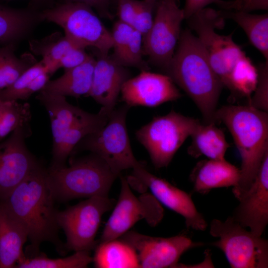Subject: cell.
Returning a JSON list of instances; mask_svg holds the SVG:
<instances>
[{
  "mask_svg": "<svg viewBox=\"0 0 268 268\" xmlns=\"http://www.w3.org/2000/svg\"><path fill=\"white\" fill-rule=\"evenodd\" d=\"M41 17L62 27L65 36L77 47H93L104 55H108L113 48L111 33L94 9L86 4L58 1L41 10Z\"/></svg>",
  "mask_w": 268,
  "mask_h": 268,
  "instance_id": "5b68a950",
  "label": "cell"
},
{
  "mask_svg": "<svg viewBox=\"0 0 268 268\" xmlns=\"http://www.w3.org/2000/svg\"><path fill=\"white\" fill-rule=\"evenodd\" d=\"M200 122L172 110L165 115L154 117L136 132L135 136L147 150L154 167L161 168L169 164Z\"/></svg>",
  "mask_w": 268,
  "mask_h": 268,
  "instance_id": "ba28073f",
  "label": "cell"
},
{
  "mask_svg": "<svg viewBox=\"0 0 268 268\" xmlns=\"http://www.w3.org/2000/svg\"><path fill=\"white\" fill-rule=\"evenodd\" d=\"M184 19L183 9L176 0L158 1L153 24L143 38V53L151 64L164 71L174 56Z\"/></svg>",
  "mask_w": 268,
  "mask_h": 268,
  "instance_id": "8fae6325",
  "label": "cell"
},
{
  "mask_svg": "<svg viewBox=\"0 0 268 268\" xmlns=\"http://www.w3.org/2000/svg\"><path fill=\"white\" fill-rule=\"evenodd\" d=\"M139 0H117V14L120 21L132 27Z\"/></svg>",
  "mask_w": 268,
  "mask_h": 268,
  "instance_id": "74e56055",
  "label": "cell"
},
{
  "mask_svg": "<svg viewBox=\"0 0 268 268\" xmlns=\"http://www.w3.org/2000/svg\"><path fill=\"white\" fill-rule=\"evenodd\" d=\"M258 80L254 95L248 100V105L259 110L268 111V62L257 67Z\"/></svg>",
  "mask_w": 268,
  "mask_h": 268,
  "instance_id": "e575fe53",
  "label": "cell"
},
{
  "mask_svg": "<svg viewBox=\"0 0 268 268\" xmlns=\"http://www.w3.org/2000/svg\"><path fill=\"white\" fill-rule=\"evenodd\" d=\"M165 71L196 105L203 123L216 124L215 113L223 85L203 46L189 29L181 31L177 49Z\"/></svg>",
  "mask_w": 268,
  "mask_h": 268,
  "instance_id": "7a4b0ae2",
  "label": "cell"
},
{
  "mask_svg": "<svg viewBox=\"0 0 268 268\" xmlns=\"http://www.w3.org/2000/svg\"><path fill=\"white\" fill-rule=\"evenodd\" d=\"M268 9V0H247L236 10L246 12Z\"/></svg>",
  "mask_w": 268,
  "mask_h": 268,
  "instance_id": "60d3db41",
  "label": "cell"
},
{
  "mask_svg": "<svg viewBox=\"0 0 268 268\" xmlns=\"http://www.w3.org/2000/svg\"><path fill=\"white\" fill-rule=\"evenodd\" d=\"M130 108L125 104L114 109L105 125L83 138L71 155L78 150H88L104 160L119 176L122 171L141 164L134 155L128 135L126 117Z\"/></svg>",
  "mask_w": 268,
  "mask_h": 268,
  "instance_id": "8992f818",
  "label": "cell"
},
{
  "mask_svg": "<svg viewBox=\"0 0 268 268\" xmlns=\"http://www.w3.org/2000/svg\"><path fill=\"white\" fill-rule=\"evenodd\" d=\"M120 93L122 100L129 107H155L182 96L169 76L148 70L141 71L136 76L129 78Z\"/></svg>",
  "mask_w": 268,
  "mask_h": 268,
  "instance_id": "2e32d148",
  "label": "cell"
},
{
  "mask_svg": "<svg viewBox=\"0 0 268 268\" xmlns=\"http://www.w3.org/2000/svg\"><path fill=\"white\" fill-rule=\"evenodd\" d=\"M158 1L139 0L137 12L132 27L143 37L150 29L153 21V12Z\"/></svg>",
  "mask_w": 268,
  "mask_h": 268,
  "instance_id": "d590c367",
  "label": "cell"
},
{
  "mask_svg": "<svg viewBox=\"0 0 268 268\" xmlns=\"http://www.w3.org/2000/svg\"><path fill=\"white\" fill-rule=\"evenodd\" d=\"M41 11L29 5L16 8L0 3V46L15 44L25 38L40 21Z\"/></svg>",
  "mask_w": 268,
  "mask_h": 268,
  "instance_id": "7402d4cb",
  "label": "cell"
},
{
  "mask_svg": "<svg viewBox=\"0 0 268 268\" xmlns=\"http://www.w3.org/2000/svg\"><path fill=\"white\" fill-rule=\"evenodd\" d=\"M121 183L118 201L105 225L100 242L120 238L140 219L155 225L162 217V209L153 196L138 198L131 191L128 179L121 176Z\"/></svg>",
  "mask_w": 268,
  "mask_h": 268,
  "instance_id": "7c38bea8",
  "label": "cell"
},
{
  "mask_svg": "<svg viewBox=\"0 0 268 268\" xmlns=\"http://www.w3.org/2000/svg\"><path fill=\"white\" fill-rule=\"evenodd\" d=\"M143 36L134 29L128 43L116 62L126 67H134L141 71L148 70L149 67L143 60Z\"/></svg>",
  "mask_w": 268,
  "mask_h": 268,
  "instance_id": "836d02e7",
  "label": "cell"
},
{
  "mask_svg": "<svg viewBox=\"0 0 268 268\" xmlns=\"http://www.w3.org/2000/svg\"><path fill=\"white\" fill-rule=\"evenodd\" d=\"M48 180L47 169L39 163L3 201L7 211L25 228L30 242L27 255H38L40 244L52 243L60 254L64 244L58 237V210Z\"/></svg>",
  "mask_w": 268,
  "mask_h": 268,
  "instance_id": "6da1fadb",
  "label": "cell"
},
{
  "mask_svg": "<svg viewBox=\"0 0 268 268\" xmlns=\"http://www.w3.org/2000/svg\"><path fill=\"white\" fill-rule=\"evenodd\" d=\"M187 20L205 49L213 70L223 87L228 88L231 71L237 61L245 54L233 41L232 34L220 35L215 32V29L223 27L224 18L219 11L205 7Z\"/></svg>",
  "mask_w": 268,
  "mask_h": 268,
  "instance_id": "9c48e42d",
  "label": "cell"
},
{
  "mask_svg": "<svg viewBox=\"0 0 268 268\" xmlns=\"http://www.w3.org/2000/svg\"><path fill=\"white\" fill-rule=\"evenodd\" d=\"M130 75L126 67L118 64L111 56L98 53L88 96L102 106L101 111L110 115L115 109L124 83Z\"/></svg>",
  "mask_w": 268,
  "mask_h": 268,
  "instance_id": "ac0fdd59",
  "label": "cell"
},
{
  "mask_svg": "<svg viewBox=\"0 0 268 268\" xmlns=\"http://www.w3.org/2000/svg\"><path fill=\"white\" fill-rule=\"evenodd\" d=\"M109 115L101 110L87 119L73 127L65 135L58 147L52 150V161L49 168L66 166V161L77 144L87 135L100 130L107 123Z\"/></svg>",
  "mask_w": 268,
  "mask_h": 268,
  "instance_id": "d4e9b609",
  "label": "cell"
},
{
  "mask_svg": "<svg viewBox=\"0 0 268 268\" xmlns=\"http://www.w3.org/2000/svg\"><path fill=\"white\" fill-rule=\"evenodd\" d=\"M221 16L236 22L244 31L251 43L268 62V14H253L238 10L219 11Z\"/></svg>",
  "mask_w": 268,
  "mask_h": 268,
  "instance_id": "83f0119b",
  "label": "cell"
},
{
  "mask_svg": "<svg viewBox=\"0 0 268 268\" xmlns=\"http://www.w3.org/2000/svg\"><path fill=\"white\" fill-rule=\"evenodd\" d=\"M1 110H2V101L0 100V121L1 114Z\"/></svg>",
  "mask_w": 268,
  "mask_h": 268,
  "instance_id": "7bdbcfd3",
  "label": "cell"
},
{
  "mask_svg": "<svg viewBox=\"0 0 268 268\" xmlns=\"http://www.w3.org/2000/svg\"><path fill=\"white\" fill-rule=\"evenodd\" d=\"M36 99L45 108L49 116L53 136L52 150L58 147L73 127L92 115L70 104L65 96L41 90Z\"/></svg>",
  "mask_w": 268,
  "mask_h": 268,
  "instance_id": "d6986e66",
  "label": "cell"
},
{
  "mask_svg": "<svg viewBox=\"0 0 268 268\" xmlns=\"http://www.w3.org/2000/svg\"><path fill=\"white\" fill-rule=\"evenodd\" d=\"M16 44L0 46V91L11 85L24 71L37 62L30 53L18 57Z\"/></svg>",
  "mask_w": 268,
  "mask_h": 268,
  "instance_id": "f546056e",
  "label": "cell"
},
{
  "mask_svg": "<svg viewBox=\"0 0 268 268\" xmlns=\"http://www.w3.org/2000/svg\"><path fill=\"white\" fill-rule=\"evenodd\" d=\"M131 179L148 189L158 202L182 216L188 228L205 230L207 222L190 194L150 173L142 164L133 169Z\"/></svg>",
  "mask_w": 268,
  "mask_h": 268,
  "instance_id": "9a60e30c",
  "label": "cell"
},
{
  "mask_svg": "<svg viewBox=\"0 0 268 268\" xmlns=\"http://www.w3.org/2000/svg\"><path fill=\"white\" fill-rule=\"evenodd\" d=\"M115 201L108 196H96L57 213L60 228L66 237L64 244L67 251H86L95 249V237L103 214L110 210Z\"/></svg>",
  "mask_w": 268,
  "mask_h": 268,
  "instance_id": "30bf717a",
  "label": "cell"
},
{
  "mask_svg": "<svg viewBox=\"0 0 268 268\" xmlns=\"http://www.w3.org/2000/svg\"><path fill=\"white\" fill-rule=\"evenodd\" d=\"M31 134L30 126L20 128L0 141V201L4 200L39 163L25 143Z\"/></svg>",
  "mask_w": 268,
  "mask_h": 268,
  "instance_id": "5bb4252c",
  "label": "cell"
},
{
  "mask_svg": "<svg viewBox=\"0 0 268 268\" xmlns=\"http://www.w3.org/2000/svg\"><path fill=\"white\" fill-rule=\"evenodd\" d=\"M220 0H185V3L183 8L184 18L188 19L197 11L205 8L209 4L217 3Z\"/></svg>",
  "mask_w": 268,
  "mask_h": 268,
  "instance_id": "ab89813d",
  "label": "cell"
},
{
  "mask_svg": "<svg viewBox=\"0 0 268 268\" xmlns=\"http://www.w3.org/2000/svg\"><path fill=\"white\" fill-rule=\"evenodd\" d=\"M238 200L231 216L253 234L262 236L268 223V152L252 184Z\"/></svg>",
  "mask_w": 268,
  "mask_h": 268,
  "instance_id": "e0dca14e",
  "label": "cell"
},
{
  "mask_svg": "<svg viewBox=\"0 0 268 268\" xmlns=\"http://www.w3.org/2000/svg\"><path fill=\"white\" fill-rule=\"evenodd\" d=\"M58 1L83 3L92 7L101 17H112L109 10L111 0H58Z\"/></svg>",
  "mask_w": 268,
  "mask_h": 268,
  "instance_id": "f35d334b",
  "label": "cell"
},
{
  "mask_svg": "<svg viewBox=\"0 0 268 268\" xmlns=\"http://www.w3.org/2000/svg\"><path fill=\"white\" fill-rule=\"evenodd\" d=\"M0 121V141L17 129L30 126V105L18 101H2Z\"/></svg>",
  "mask_w": 268,
  "mask_h": 268,
  "instance_id": "d6a6232c",
  "label": "cell"
},
{
  "mask_svg": "<svg viewBox=\"0 0 268 268\" xmlns=\"http://www.w3.org/2000/svg\"><path fill=\"white\" fill-rule=\"evenodd\" d=\"M133 28L120 20L116 21L113 27L111 33L114 50L111 57L117 61L121 57L124 49L128 43Z\"/></svg>",
  "mask_w": 268,
  "mask_h": 268,
  "instance_id": "8d00e7d4",
  "label": "cell"
},
{
  "mask_svg": "<svg viewBox=\"0 0 268 268\" xmlns=\"http://www.w3.org/2000/svg\"><path fill=\"white\" fill-rule=\"evenodd\" d=\"M210 234L217 239L210 244L221 250L232 268H267L268 242L241 226L231 216L213 219Z\"/></svg>",
  "mask_w": 268,
  "mask_h": 268,
  "instance_id": "52a82bcc",
  "label": "cell"
},
{
  "mask_svg": "<svg viewBox=\"0 0 268 268\" xmlns=\"http://www.w3.org/2000/svg\"><path fill=\"white\" fill-rule=\"evenodd\" d=\"M96 59L90 56L83 63L66 69L60 77L49 80L43 88L48 93L78 98L88 96L93 76Z\"/></svg>",
  "mask_w": 268,
  "mask_h": 268,
  "instance_id": "603a6c76",
  "label": "cell"
},
{
  "mask_svg": "<svg viewBox=\"0 0 268 268\" xmlns=\"http://www.w3.org/2000/svg\"><path fill=\"white\" fill-rule=\"evenodd\" d=\"M240 178V169L225 159L201 160L190 174L194 191L201 194L215 188L236 187Z\"/></svg>",
  "mask_w": 268,
  "mask_h": 268,
  "instance_id": "ffe728a7",
  "label": "cell"
},
{
  "mask_svg": "<svg viewBox=\"0 0 268 268\" xmlns=\"http://www.w3.org/2000/svg\"><path fill=\"white\" fill-rule=\"evenodd\" d=\"M135 250L140 268H178L181 256L188 250L204 245L184 234L164 238L128 231L120 238Z\"/></svg>",
  "mask_w": 268,
  "mask_h": 268,
  "instance_id": "4fadbf2b",
  "label": "cell"
},
{
  "mask_svg": "<svg viewBox=\"0 0 268 268\" xmlns=\"http://www.w3.org/2000/svg\"><path fill=\"white\" fill-rule=\"evenodd\" d=\"M28 238L25 228L0 202V268H15L25 255L23 246Z\"/></svg>",
  "mask_w": 268,
  "mask_h": 268,
  "instance_id": "44dd1931",
  "label": "cell"
},
{
  "mask_svg": "<svg viewBox=\"0 0 268 268\" xmlns=\"http://www.w3.org/2000/svg\"><path fill=\"white\" fill-rule=\"evenodd\" d=\"M152 0V1H158L159 0Z\"/></svg>",
  "mask_w": 268,
  "mask_h": 268,
  "instance_id": "ee69618b",
  "label": "cell"
},
{
  "mask_svg": "<svg viewBox=\"0 0 268 268\" xmlns=\"http://www.w3.org/2000/svg\"><path fill=\"white\" fill-rule=\"evenodd\" d=\"M234 139L241 158L240 178L232 189L238 200L254 181L268 152V114L249 105L223 106L215 113Z\"/></svg>",
  "mask_w": 268,
  "mask_h": 268,
  "instance_id": "3957f363",
  "label": "cell"
},
{
  "mask_svg": "<svg viewBox=\"0 0 268 268\" xmlns=\"http://www.w3.org/2000/svg\"><path fill=\"white\" fill-rule=\"evenodd\" d=\"M29 1L30 5L40 10H43L54 5L58 0H27Z\"/></svg>",
  "mask_w": 268,
  "mask_h": 268,
  "instance_id": "b9f144b4",
  "label": "cell"
},
{
  "mask_svg": "<svg viewBox=\"0 0 268 268\" xmlns=\"http://www.w3.org/2000/svg\"><path fill=\"white\" fill-rule=\"evenodd\" d=\"M92 258L98 268H140L134 249L120 238L100 242L95 248Z\"/></svg>",
  "mask_w": 268,
  "mask_h": 268,
  "instance_id": "4316f807",
  "label": "cell"
},
{
  "mask_svg": "<svg viewBox=\"0 0 268 268\" xmlns=\"http://www.w3.org/2000/svg\"><path fill=\"white\" fill-rule=\"evenodd\" d=\"M51 75L41 61L24 71L11 85L0 91L2 101L26 100L43 89Z\"/></svg>",
  "mask_w": 268,
  "mask_h": 268,
  "instance_id": "f1b7e54d",
  "label": "cell"
},
{
  "mask_svg": "<svg viewBox=\"0 0 268 268\" xmlns=\"http://www.w3.org/2000/svg\"><path fill=\"white\" fill-rule=\"evenodd\" d=\"M29 44L31 51L42 57L41 61L51 75L59 69V64L62 60L81 48L73 45L59 32L41 39L31 40Z\"/></svg>",
  "mask_w": 268,
  "mask_h": 268,
  "instance_id": "484cf974",
  "label": "cell"
},
{
  "mask_svg": "<svg viewBox=\"0 0 268 268\" xmlns=\"http://www.w3.org/2000/svg\"><path fill=\"white\" fill-rule=\"evenodd\" d=\"M258 80L257 68L245 54L231 71L228 89L232 95L245 97L249 100L256 88Z\"/></svg>",
  "mask_w": 268,
  "mask_h": 268,
  "instance_id": "4dcf8cb0",
  "label": "cell"
},
{
  "mask_svg": "<svg viewBox=\"0 0 268 268\" xmlns=\"http://www.w3.org/2000/svg\"><path fill=\"white\" fill-rule=\"evenodd\" d=\"M48 180L55 201L108 196L119 176L97 155L72 160L68 167L47 169Z\"/></svg>",
  "mask_w": 268,
  "mask_h": 268,
  "instance_id": "277c9868",
  "label": "cell"
},
{
  "mask_svg": "<svg viewBox=\"0 0 268 268\" xmlns=\"http://www.w3.org/2000/svg\"><path fill=\"white\" fill-rule=\"evenodd\" d=\"M92 261L90 252L86 251L75 252L70 256L57 259L38 254L30 257L25 256L15 268H85Z\"/></svg>",
  "mask_w": 268,
  "mask_h": 268,
  "instance_id": "1f68e13d",
  "label": "cell"
},
{
  "mask_svg": "<svg viewBox=\"0 0 268 268\" xmlns=\"http://www.w3.org/2000/svg\"><path fill=\"white\" fill-rule=\"evenodd\" d=\"M190 136L192 143L188 153L194 158L204 155L209 159H223L230 145L224 132L215 124L200 122Z\"/></svg>",
  "mask_w": 268,
  "mask_h": 268,
  "instance_id": "cb8c5ba5",
  "label": "cell"
}]
</instances>
